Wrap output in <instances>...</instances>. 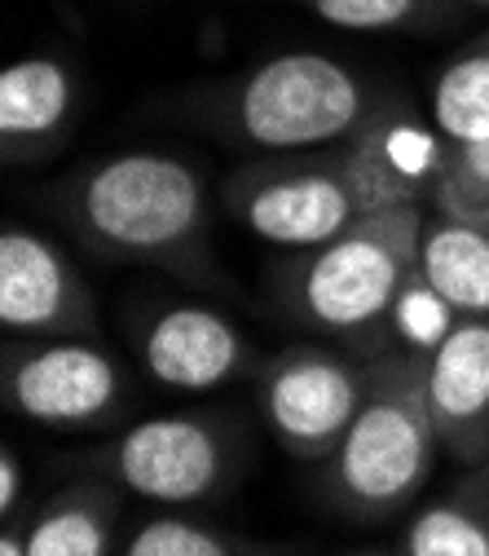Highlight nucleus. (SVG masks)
I'll return each instance as SVG.
<instances>
[{
	"mask_svg": "<svg viewBox=\"0 0 489 556\" xmlns=\"http://www.w3.org/2000/svg\"><path fill=\"white\" fill-rule=\"evenodd\" d=\"M98 472L124 495L164 508L221 500L243 472V425L226 410H168L106 442Z\"/></svg>",
	"mask_w": 489,
	"mask_h": 556,
	"instance_id": "obj_4",
	"label": "nucleus"
},
{
	"mask_svg": "<svg viewBox=\"0 0 489 556\" xmlns=\"http://www.w3.org/2000/svg\"><path fill=\"white\" fill-rule=\"evenodd\" d=\"M467 5H476V10H485V14H489V0H467Z\"/></svg>",
	"mask_w": 489,
	"mask_h": 556,
	"instance_id": "obj_26",
	"label": "nucleus"
},
{
	"mask_svg": "<svg viewBox=\"0 0 489 556\" xmlns=\"http://www.w3.org/2000/svg\"><path fill=\"white\" fill-rule=\"evenodd\" d=\"M437 455L441 438L428 406L424 358L406 350H379L371 358L366 397L353 425L322 464V491L339 513L379 521L401 513L424 491Z\"/></svg>",
	"mask_w": 489,
	"mask_h": 556,
	"instance_id": "obj_2",
	"label": "nucleus"
},
{
	"mask_svg": "<svg viewBox=\"0 0 489 556\" xmlns=\"http://www.w3.org/2000/svg\"><path fill=\"white\" fill-rule=\"evenodd\" d=\"M348 556H401V552H375V547H366V552H348Z\"/></svg>",
	"mask_w": 489,
	"mask_h": 556,
	"instance_id": "obj_25",
	"label": "nucleus"
},
{
	"mask_svg": "<svg viewBox=\"0 0 489 556\" xmlns=\"http://www.w3.org/2000/svg\"><path fill=\"white\" fill-rule=\"evenodd\" d=\"M419 274L459 309L489 314V226L450 222L433 213V230L424 243Z\"/></svg>",
	"mask_w": 489,
	"mask_h": 556,
	"instance_id": "obj_15",
	"label": "nucleus"
},
{
	"mask_svg": "<svg viewBox=\"0 0 489 556\" xmlns=\"http://www.w3.org/2000/svg\"><path fill=\"white\" fill-rule=\"evenodd\" d=\"M410 274L414 265H406L358 217V226L344 230L339 239L300 252L287 296L292 309L322 331H362L388 323V309Z\"/></svg>",
	"mask_w": 489,
	"mask_h": 556,
	"instance_id": "obj_8",
	"label": "nucleus"
},
{
	"mask_svg": "<svg viewBox=\"0 0 489 556\" xmlns=\"http://www.w3.org/2000/svg\"><path fill=\"white\" fill-rule=\"evenodd\" d=\"M0 556H27V530H18L14 521L0 530Z\"/></svg>",
	"mask_w": 489,
	"mask_h": 556,
	"instance_id": "obj_24",
	"label": "nucleus"
},
{
	"mask_svg": "<svg viewBox=\"0 0 489 556\" xmlns=\"http://www.w3.org/2000/svg\"><path fill=\"white\" fill-rule=\"evenodd\" d=\"M300 5L339 31H393L414 23L428 0H300Z\"/></svg>",
	"mask_w": 489,
	"mask_h": 556,
	"instance_id": "obj_20",
	"label": "nucleus"
},
{
	"mask_svg": "<svg viewBox=\"0 0 489 556\" xmlns=\"http://www.w3.org/2000/svg\"><path fill=\"white\" fill-rule=\"evenodd\" d=\"M441 455L476 468L489 455V314H463L424 358Z\"/></svg>",
	"mask_w": 489,
	"mask_h": 556,
	"instance_id": "obj_12",
	"label": "nucleus"
},
{
	"mask_svg": "<svg viewBox=\"0 0 489 556\" xmlns=\"http://www.w3.org/2000/svg\"><path fill=\"white\" fill-rule=\"evenodd\" d=\"M0 323L14 340L89 336L98 327L85 274L40 230L5 226L0 235Z\"/></svg>",
	"mask_w": 489,
	"mask_h": 556,
	"instance_id": "obj_9",
	"label": "nucleus"
},
{
	"mask_svg": "<svg viewBox=\"0 0 489 556\" xmlns=\"http://www.w3.org/2000/svg\"><path fill=\"white\" fill-rule=\"evenodd\" d=\"M119 556H278V552H269L265 543H252L234 530H221L213 521L155 517L124 539Z\"/></svg>",
	"mask_w": 489,
	"mask_h": 556,
	"instance_id": "obj_18",
	"label": "nucleus"
},
{
	"mask_svg": "<svg viewBox=\"0 0 489 556\" xmlns=\"http://www.w3.org/2000/svg\"><path fill=\"white\" fill-rule=\"evenodd\" d=\"M437 203H489V137L472 147H454L450 168L433 190V207Z\"/></svg>",
	"mask_w": 489,
	"mask_h": 556,
	"instance_id": "obj_21",
	"label": "nucleus"
},
{
	"mask_svg": "<svg viewBox=\"0 0 489 556\" xmlns=\"http://www.w3.org/2000/svg\"><path fill=\"white\" fill-rule=\"evenodd\" d=\"M62 217L106 261L185 265L213 230L198 168L168 151H119L66 181Z\"/></svg>",
	"mask_w": 489,
	"mask_h": 556,
	"instance_id": "obj_1",
	"label": "nucleus"
},
{
	"mask_svg": "<svg viewBox=\"0 0 489 556\" xmlns=\"http://www.w3.org/2000/svg\"><path fill=\"white\" fill-rule=\"evenodd\" d=\"M366 376L371 358L358 363L326 344H287L256 367L260 420L287 455L326 464L366 397Z\"/></svg>",
	"mask_w": 489,
	"mask_h": 556,
	"instance_id": "obj_7",
	"label": "nucleus"
},
{
	"mask_svg": "<svg viewBox=\"0 0 489 556\" xmlns=\"http://www.w3.org/2000/svg\"><path fill=\"white\" fill-rule=\"evenodd\" d=\"M428 119L450 147H472L489 137V45H472L450 58L433 85Z\"/></svg>",
	"mask_w": 489,
	"mask_h": 556,
	"instance_id": "obj_16",
	"label": "nucleus"
},
{
	"mask_svg": "<svg viewBox=\"0 0 489 556\" xmlns=\"http://www.w3.org/2000/svg\"><path fill=\"white\" fill-rule=\"evenodd\" d=\"M459 318H463V314H459L419 269L401 283V292H397V301H393V309H388V327H393V336H397V350L419 354V358H428L437 344L450 336V327H454Z\"/></svg>",
	"mask_w": 489,
	"mask_h": 556,
	"instance_id": "obj_19",
	"label": "nucleus"
},
{
	"mask_svg": "<svg viewBox=\"0 0 489 556\" xmlns=\"http://www.w3.org/2000/svg\"><path fill=\"white\" fill-rule=\"evenodd\" d=\"M76 115V72L53 53H27L0 72V142L5 155L49 147Z\"/></svg>",
	"mask_w": 489,
	"mask_h": 556,
	"instance_id": "obj_13",
	"label": "nucleus"
},
{
	"mask_svg": "<svg viewBox=\"0 0 489 556\" xmlns=\"http://www.w3.org/2000/svg\"><path fill=\"white\" fill-rule=\"evenodd\" d=\"M480 45H489V31H485V36H480Z\"/></svg>",
	"mask_w": 489,
	"mask_h": 556,
	"instance_id": "obj_27",
	"label": "nucleus"
},
{
	"mask_svg": "<svg viewBox=\"0 0 489 556\" xmlns=\"http://www.w3.org/2000/svg\"><path fill=\"white\" fill-rule=\"evenodd\" d=\"M344 177L358 194L362 213L397 203H433L454 147L437 132V124L419 119L406 106H375V115L335 151Z\"/></svg>",
	"mask_w": 489,
	"mask_h": 556,
	"instance_id": "obj_10",
	"label": "nucleus"
},
{
	"mask_svg": "<svg viewBox=\"0 0 489 556\" xmlns=\"http://www.w3.org/2000/svg\"><path fill=\"white\" fill-rule=\"evenodd\" d=\"M375 106V89L348 62L296 49L243 72L221 93L217 124L260 155H305L348 142Z\"/></svg>",
	"mask_w": 489,
	"mask_h": 556,
	"instance_id": "obj_3",
	"label": "nucleus"
},
{
	"mask_svg": "<svg viewBox=\"0 0 489 556\" xmlns=\"http://www.w3.org/2000/svg\"><path fill=\"white\" fill-rule=\"evenodd\" d=\"M137 363L172 393H213L252 371V340L234 318L198 301H168L137 318Z\"/></svg>",
	"mask_w": 489,
	"mask_h": 556,
	"instance_id": "obj_11",
	"label": "nucleus"
},
{
	"mask_svg": "<svg viewBox=\"0 0 489 556\" xmlns=\"http://www.w3.org/2000/svg\"><path fill=\"white\" fill-rule=\"evenodd\" d=\"M230 217L269 248L309 252L353 230L362 207L339 155H265L226 181Z\"/></svg>",
	"mask_w": 489,
	"mask_h": 556,
	"instance_id": "obj_5",
	"label": "nucleus"
},
{
	"mask_svg": "<svg viewBox=\"0 0 489 556\" xmlns=\"http://www.w3.org/2000/svg\"><path fill=\"white\" fill-rule=\"evenodd\" d=\"M0 393L5 406L27 425L85 433L102 429L128 402V376L111 350L89 336L57 340H14L0 363Z\"/></svg>",
	"mask_w": 489,
	"mask_h": 556,
	"instance_id": "obj_6",
	"label": "nucleus"
},
{
	"mask_svg": "<svg viewBox=\"0 0 489 556\" xmlns=\"http://www.w3.org/2000/svg\"><path fill=\"white\" fill-rule=\"evenodd\" d=\"M401 556H489V513L467 481L406 521Z\"/></svg>",
	"mask_w": 489,
	"mask_h": 556,
	"instance_id": "obj_17",
	"label": "nucleus"
},
{
	"mask_svg": "<svg viewBox=\"0 0 489 556\" xmlns=\"http://www.w3.org/2000/svg\"><path fill=\"white\" fill-rule=\"evenodd\" d=\"M18 500H23V464H18V451L5 442L0 446V521H14L18 513Z\"/></svg>",
	"mask_w": 489,
	"mask_h": 556,
	"instance_id": "obj_22",
	"label": "nucleus"
},
{
	"mask_svg": "<svg viewBox=\"0 0 489 556\" xmlns=\"http://www.w3.org/2000/svg\"><path fill=\"white\" fill-rule=\"evenodd\" d=\"M119 508L124 491L102 472L62 485L27 526V556H119Z\"/></svg>",
	"mask_w": 489,
	"mask_h": 556,
	"instance_id": "obj_14",
	"label": "nucleus"
},
{
	"mask_svg": "<svg viewBox=\"0 0 489 556\" xmlns=\"http://www.w3.org/2000/svg\"><path fill=\"white\" fill-rule=\"evenodd\" d=\"M463 481L472 485V495H476V500L485 504V513H489V455H485V459H480V464H476V468H472Z\"/></svg>",
	"mask_w": 489,
	"mask_h": 556,
	"instance_id": "obj_23",
	"label": "nucleus"
}]
</instances>
